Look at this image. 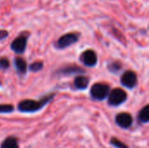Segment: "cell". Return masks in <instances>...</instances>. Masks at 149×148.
Returning a JSON list of instances; mask_svg holds the SVG:
<instances>
[{
    "label": "cell",
    "mask_w": 149,
    "mask_h": 148,
    "mask_svg": "<svg viewBox=\"0 0 149 148\" xmlns=\"http://www.w3.org/2000/svg\"><path fill=\"white\" fill-rule=\"evenodd\" d=\"M56 93H50L45 97H43L39 100H33V99H24L20 101L17 105V110L21 113H36L40 111L44 108L47 104H49L53 98L55 97Z\"/></svg>",
    "instance_id": "cell-1"
},
{
    "label": "cell",
    "mask_w": 149,
    "mask_h": 148,
    "mask_svg": "<svg viewBox=\"0 0 149 148\" xmlns=\"http://www.w3.org/2000/svg\"><path fill=\"white\" fill-rule=\"evenodd\" d=\"M79 38H80V33L79 32L65 33L57 39V41L54 44V46L58 50H64L76 44L79 40Z\"/></svg>",
    "instance_id": "cell-2"
},
{
    "label": "cell",
    "mask_w": 149,
    "mask_h": 148,
    "mask_svg": "<svg viewBox=\"0 0 149 148\" xmlns=\"http://www.w3.org/2000/svg\"><path fill=\"white\" fill-rule=\"evenodd\" d=\"M110 92V85L106 83H95L90 89V96L94 100H104Z\"/></svg>",
    "instance_id": "cell-3"
},
{
    "label": "cell",
    "mask_w": 149,
    "mask_h": 148,
    "mask_svg": "<svg viewBox=\"0 0 149 148\" xmlns=\"http://www.w3.org/2000/svg\"><path fill=\"white\" fill-rule=\"evenodd\" d=\"M107 97V103L111 106H119L125 103L127 99V92L120 88H115L110 91Z\"/></svg>",
    "instance_id": "cell-4"
},
{
    "label": "cell",
    "mask_w": 149,
    "mask_h": 148,
    "mask_svg": "<svg viewBox=\"0 0 149 148\" xmlns=\"http://www.w3.org/2000/svg\"><path fill=\"white\" fill-rule=\"evenodd\" d=\"M28 38H29V34H25V33L20 34L11 42L10 45V50L17 54H23L26 50Z\"/></svg>",
    "instance_id": "cell-5"
},
{
    "label": "cell",
    "mask_w": 149,
    "mask_h": 148,
    "mask_svg": "<svg viewBox=\"0 0 149 148\" xmlns=\"http://www.w3.org/2000/svg\"><path fill=\"white\" fill-rule=\"evenodd\" d=\"M137 75L131 70L126 71L120 78V84L127 89H134L137 85Z\"/></svg>",
    "instance_id": "cell-6"
},
{
    "label": "cell",
    "mask_w": 149,
    "mask_h": 148,
    "mask_svg": "<svg viewBox=\"0 0 149 148\" xmlns=\"http://www.w3.org/2000/svg\"><path fill=\"white\" fill-rule=\"evenodd\" d=\"M79 60L87 67H94L98 63V56L93 50L88 49L81 53Z\"/></svg>",
    "instance_id": "cell-7"
},
{
    "label": "cell",
    "mask_w": 149,
    "mask_h": 148,
    "mask_svg": "<svg viewBox=\"0 0 149 148\" xmlns=\"http://www.w3.org/2000/svg\"><path fill=\"white\" fill-rule=\"evenodd\" d=\"M85 72L86 71L83 68L78 65H65L58 69L55 72V74L58 76H71L74 74H82Z\"/></svg>",
    "instance_id": "cell-8"
},
{
    "label": "cell",
    "mask_w": 149,
    "mask_h": 148,
    "mask_svg": "<svg viewBox=\"0 0 149 148\" xmlns=\"http://www.w3.org/2000/svg\"><path fill=\"white\" fill-rule=\"evenodd\" d=\"M115 122L120 128L128 129L132 126L134 123V119L132 115L128 113H120L116 115Z\"/></svg>",
    "instance_id": "cell-9"
},
{
    "label": "cell",
    "mask_w": 149,
    "mask_h": 148,
    "mask_svg": "<svg viewBox=\"0 0 149 148\" xmlns=\"http://www.w3.org/2000/svg\"><path fill=\"white\" fill-rule=\"evenodd\" d=\"M90 83V79L86 76H76L73 81V85L77 90H86Z\"/></svg>",
    "instance_id": "cell-10"
},
{
    "label": "cell",
    "mask_w": 149,
    "mask_h": 148,
    "mask_svg": "<svg viewBox=\"0 0 149 148\" xmlns=\"http://www.w3.org/2000/svg\"><path fill=\"white\" fill-rule=\"evenodd\" d=\"M13 64H14V66H15V69L16 71L17 72L18 74L20 75H24L27 72V63L26 61L21 58V57H16L13 60Z\"/></svg>",
    "instance_id": "cell-11"
},
{
    "label": "cell",
    "mask_w": 149,
    "mask_h": 148,
    "mask_svg": "<svg viewBox=\"0 0 149 148\" xmlns=\"http://www.w3.org/2000/svg\"><path fill=\"white\" fill-rule=\"evenodd\" d=\"M0 148H19L18 140L16 137L9 136L1 143Z\"/></svg>",
    "instance_id": "cell-12"
},
{
    "label": "cell",
    "mask_w": 149,
    "mask_h": 148,
    "mask_svg": "<svg viewBox=\"0 0 149 148\" xmlns=\"http://www.w3.org/2000/svg\"><path fill=\"white\" fill-rule=\"evenodd\" d=\"M138 120L142 124H148L149 122V105L145 106L138 114Z\"/></svg>",
    "instance_id": "cell-13"
},
{
    "label": "cell",
    "mask_w": 149,
    "mask_h": 148,
    "mask_svg": "<svg viewBox=\"0 0 149 148\" xmlns=\"http://www.w3.org/2000/svg\"><path fill=\"white\" fill-rule=\"evenodd\" d=\"M121 68H122V65L117 61H113V62L108 64V65H107V69L109 70V72H111L113 73L119 72L121 70Z\"/></svg>",
    "instance_id": "cell-14"
},
{
    "label": "cell",
    "mask_w": 149,
    "mask_h": 148,
    "mask_svg": "<svg viewBox=\"0 0 149 148\" xmlns=\"http://www.w3.org/2000/svg\"><path fill=\"white\" fill-rule=\"evenodd\" d=\"M44 68V64L42 61H35L32 64H31L29 65V70L33 72H37L41 71Z\"/></svg>",
    "instance_id": "cell-15"
},
{
    "label": "cell",
    "mask_w": 149,
    "mask_h": 148,
    "mask_svg": "<svg viewBox=\"0 0 149 148\" xmlns=\"http://www.w3.org/2000/svg\"><path fill=\"white\" fill-rule=\"evenodd\" d=\"M15 107L10 104H1L0 105V113H10L14 112Z\"/></svg>",
    "instance_id": "cell-16"
},
{
    "label": "cell",
    "mask_w": 149,
    "mask_h": 148,
    "mask_svg": "<svg viewBox=\"0 0 149 148\" xmlns=\"http://www.w3.org/2000/svg\"><path fill=\"white\" fill-rule=\"evenodd\" d=\"M110 144L114 147L115 148H129L125 143H123L122 141L119 140L117 138L115 137H113L110 140Z\"/></svg>",
    "instance_id": "cell-17"
},
{
    "label": "cell",
    "mask_w": 149,
    "mask_h": 148,
    "mask_svg": "<svg viewBox=\"0 0 149 148\" xmlns=\"http://www.w3.org/2000/svg\"><path fill=\"white\" fill-rule=\"evenodd\" d=\"M10 67V61L7 58L2 57L0 58V70L6 71Z\"/></svg>",
    "instance_id": "cell-18"
},
{
    "label": "cell",
    "mask_w": 149,
    "mask_h": 148,
    "mask_svg": "<svg viewBox=\"0 0 149 148\" xmlns=\"http://www.w3.org/2000/svg\"><path fill=\"white\" fill-rule=\"evenodd\" d=\"M9 36V31L6 30H2L0 29V40H3Z\"/></svg>",
    "instance_id": "cell-19"
},
{
    "label": "cell",
    "mask_w": 149,
    "mask_h": 148,
    "mask_svg": "<svg viewBox=\"0 0 149 148\" xmlns=\"http://www.w3.org/2000/svg\"><path fill=\"white\" fill-rule=\"evenodd\" d=\"M0 85H1V82H0Z\"/></svg>",
    "instance_id": "cell-20"
}]
</instances>
